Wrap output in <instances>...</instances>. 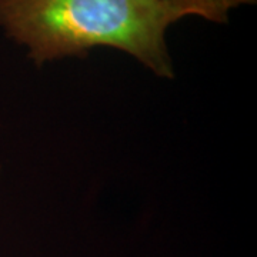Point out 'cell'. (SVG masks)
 Instances as JSON below:
<instances>
[{"label": "cell", "instance_id": "6da1fadb", "mask_svg": "<svg viewBox=\"0 0 257 257\" xmlns=\"http://www.w3.org/2000/svg\"><path fill=\"white\" fill-rule=\"evenodd\" d=\"M182 18L165 0H0V29L37 66L110 47L166 79L175 77L166 32Z\"/></svg>", "mask_w": 257, "mask_h": 257}, {"label": "cell", "instance_id": "7a4b0ae2", "mask_svg": "<svg viewBox=\"0 0 257 257\" xmlns=\"http://www.w3.org/2000/svg\"><path fill=\"white\" fill-rule=\"evenodd\" d=\"M167 5L179 10L183 18L199 16L214 23H227L229 12L224 0H165Z\"/></svg>", "mask_w": 257, "mask_h": 257}, {"label": "cell", "instance_id": "3957f363", "mask_svg": "<svg viewBox=\"0 0 257 257\" xmlns=\"http://www.w3.org/2000/svg\"><path fill=\"white\" fill-rule=\"evenodd\" d=\"M227 8L230 10L234 9V8H239V6H244V5H254L257 0H224Z\"/></svg>", "mask_w": 257, "mask_h": 257}]
</instances>
